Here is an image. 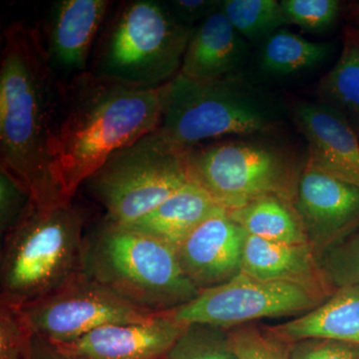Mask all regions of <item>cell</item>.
Segmentation results:
<instances>
[{"instance_id":"f1b7e54d","label":"cell","mask_w":359,"mask_h":359,"mask_svg":"<svg viewBox=\"0 0 359 359\" xmlns=\"http://www.w3.org/2000/svg\"><path fill=\"white\" fill-rule=\"evenodd\" d=\"M34 205L32 197L13 175L0 170V231L6 236Z\"/></svg>"},{"instance_id":"2e32d148","label":"cell","mask_w":359,"mask_h":359,"mask_svg":"<svg viewBox=\"0 0 359 359\" xmlns=\"http://www.w3.org/2000/svg\"><path fill=\"white\" fill-rule=\"evenodd\" d=\"M241 271L257 280L304 287L323 299L334 292L309 244H282L247 235Z\"/></svg>"},{"instance_id":"d6986e66","label":"cell","mask_w":359,"mask_h":359,"mask_svg":"<svg viewBox=\"0 0 359 359\" xmlns=\"http://www.w3.org/2000/svg\"><path fill=\"white\" fill-rule=\"evenodd\" d=\"M219 208L209 194L190 180L171 197L129 226L178 249L183 241Z\"/></svg>"},{"instance_id":"f546056e","label":"cell","mask_w":359,"mask_h":359,"mask_svg":"<svg viewBox=\"0 0 359 359\" xmlns=\"http://www.w3.org/2000/svg\"><path fill=\"white\" fill-rule=\"evenodd\" d=\"M290 359H359V346L334 339H302L290 344Z\"/></svg>"},{"instance_id":"4fadbf2b","label":"cell","mask_w":359,"mask_h":359,"mask_svg":"<svg viewBox=\"0 0 359 359\" xmlns=\"http://www.w3.org/2000/svg\"><path fill=\"white\" fill-rule=\"evenodd\" d=\"M185 328L166 311L141 323L96 328L58 346L84 359H166Z\"/></svg>"},{"instance_id":"6da1fadb","label":"cell","mask_w":359,"mask_h":359,"mask_svg":"<svg viewBox=\"0 0 359 359\" xmlns=\"http://www.w3.org/2000/svg\"><path fill=\"white\" fill-rule=\"evenodd\" d=\"M61 91L39 30L22 22L9 25L0 65L1 168L40 210L71 203L59 188L52 159Z\"/></svg>"},{"instance_id":"ac0fdd59","label":"cell","mask_w":359,"mask_h":359,"mask_svg":"<svg viewBox=\"0 0 359 359\" xmlns=\"http://www.w3.org/2000/svg\"><path fill=\"white\" fill-rule=\"evenodd\" d=\"M269 328L289 344L327 339L359 346V285L334 290L313 311Z\"/></svg>"},{"instance_id":"277c9868","label":"cell","mask_w":359,"mask_h":359,"mask_svg":"<svg viewBox=\"0 0 359 359\" xmlns=\"http://www.w3.org/2000/svg\"><path fill=\"white\" fill-rule=\"evenodd\" d=\"M85 223L84 211L72 202L46 210L33 205L4 236L1 302L21 308L81 275Z\"/></svg>"},{"instance_id":"52a82bcc","label":"cell","mask_w":359,"mask_h":359,"mask_svg":"<svg viewBox=\"0 0 359 359\" xmlns=\"http://www.w3.org/2000/svg\"><path fill=\"white\" fill-rule=\"evenodd\" d=\"M188 153L157 129L116 151L85 184L106 219L129 226L190 181Z\"/></svg>"},{"instance_id":"30bf717a","label":"cell","mask_w":359,"mask_h":359,"mask_svg":"<svg viewBox=\"0 0 359 359\" xmlns=\"http://www.w3.org/2000/svg\"><path fill=\"white\" fill-rule=\"evenodd\" d=\"M20 309L33 334L56 344H72L105 325L141 323L160 314L134 306L83 273Z\"/></svg>"},{"instance_id":"5b68a950","label":"cell","mask_w":359,"mask_h":359,"mask_svg":"<svg viewBox=\"0 0 359 359\" xmlns=\"http://www.w3.org/2000/svg\"><path fill=\"white\" fill-rule=\"evenodd\" d=\"M278 124L271 102L240 75L202 81L178 74L165 84L158 130L189 152L211 139L271 133Z\"/></svg>"},{"instance_id":"3957f363","label":"cell","mask_w":359,"mask_h":359,"mask_svg":"<svg viewBox=\"0 0 359 359\" xmlns=\"http://www.w3.org/2000/svg\"><path fill=\"white\" fill-rule=\"evenodd\" d=\"M82 273L155 313L173 311L201 292L182 269L177 249L108 219L85 237Z\"/></svg>"},{"instance_id":"8fae6325","label":"cell","mask_w":359,"mask_h":359,"mask_svg":"<svg viewBox=\"0 0 359 359\" xmlns=\"http://www.w3.org/2000/svg\"><path fill=\"white\" fill-rule=\"evenodd\" d=\"M294 207L309 244L320 257L359 224V188L306 160L297 182Z\"/></svg>"},{"instance_id":"ffe728a7","label":"cell","mask_w":359,"mask_h":359,"mask_svg":"<svg viewBox=\"0 0 359 359\" xmlns=\"http://www.w3.org/2000/svg\"><path fill=\"white\" fill-rule=\"evenodd\" d=\"M316 95L359 136V30L353 25L344 28L339 60L318 82Z\"/></svg>"},{"instance_id":"e0dca14e","label":"cell","mask_w":359,"mask_h":359,"mask_svg":"<svg viewBox=\"0 0 359 359\" xmlns=\"http://www.w3.org/2000/svg\"><path fill=\"white\" fill-rule=\"evenodd\" d=\"M248 46L221 8L194 28L179 74L194 80L238 76Z\"/></svg>"},{"instance_id":"484cf974","label":"cell","mask_w":359,"mask_h":359,"mask_svg":"<svg viewBox=\"0 0 359 359\" xmlns=\"http://www.w3.org/2000/svg\"><path fill=\"white\" fill-rule=\"evenodd\" d=\"M320 262L334 290L359 285V230L325 250Z\"/></svg>"},{"instance_id":"9c48e42d","label":"cell","mask_w":359,"mask_h":359,"mask_svg":"<svg viewBox=\"0 0 359 359\" xmlns=\"http://www.w3.org/2000/svg\"><path fill=\"white\" fill-rule=\"evenodd\" d=\"M325 299L290 283L266 282L240 273L201 290L192 301L170 311L181 325L229 330L250 321L309 313Z\"/></svg>"},{"instance_id":"4316f807","label":"cell","mask_w":359,"mask_h":359,"mask_svg":"<svg viewBox=\"0 0 359 359\" xmlns=\"http://www.w3.org/2000/svg\"><path fill=\"white\" fill-rule=\"evenodd\" d=\"M289 25L311 33L327 32L339 18L341 4L337 0H283Z\"/></svg>"},{"instance_id":"1f68e13d","label":"cell","mask_w":359,"mask_h":359,"mask_svg":"<svg viewBox=\"0 0 359 359\" xmlns=\"http://www.w3.org/2000/svg\"><path fill=\"white\" fill-rule=\"evenodd\" d=\"M349 20H351V25L358 28L359 30V4H354L349 11Z\"/></svg>"},{"instance_id":"cb8c5ba5","label":"cell","mask_w":359,"mask_h":359,"mask_svg":"<svg viewBox=\"0 0 359 359\" xmlns=\"http://www.w3.org/2000/svg\"><path fill=\"white\" fill-rule=\"evenodd\" d=\"M166 359H238L229 344L226 330L208 325H188Z\"/></svg>"},{"instance_id":"7a4b0ae2","label":"cell","mask_w":359,"mask_h":359,"mask_svg":"<svg viewBox=\"0 0 359 359\" xmlns=\"http://www.w3.org/2000/svg\"><path fill=\"white\" fill-rule=\"evenodd\" d=\"M164 86L144 88L84 72L62 87L52 159L67 202L116 151L159 128Z\"/></svg>"},{"instance_id":"9a60e30c","label":"cell","mask_w":359,"mask_h":359,"mask_svg":"<svg viewBox=\"0 0 359 359\" xmlns=\"http://www.w3.org/2000/svg\"><path fill=\"white\" fill-rule=\"evenodd\" d=\"M109 6L107 0H60L53 4L45 48L54 72L74 76L86 72L92 43Z\"/></svg>"},{"instance_id":"4dcf8cb0","label":"cell","mask_w":359,"mask_h":359,"mask_svg":"<svg viewBox=\"0 0 359 359\" xmlns=\"http://www.w3.org/2000/svg\"><path fill=\"white\" fill-rule=\"evenodd\" d=\"M175 20L187 27L195 28L222 6L219 0H171L165 1Z\"/></svg>"},{"instance_id":"ba28073f","label":"cell","mask_w":359,"mask_h":359,"mask_svg":"<svg viewBox=\"0 0 359 359\" xmlns=\"http://www.w3.org/2000/svg\"><path fill=\"white\" fill-rule=\"evenodd\" d=\"M287 149L266 142L222 141L187 155L191 181L226 211L266 196L294 202L302 170Z\"/></svg>"},{"instance_id":"5bb4252c","label":"cell","mask_w":359,"mask_h":359,"mask_svg":"<svg viewBox=\"0 0 359 359\" xmlns=\"http://www.w3.org/2000/svg\"><path fill=\"white\" fill-rule=\"evenodd\" d=\"M292 120L308 142L313 164L359 188L358 135L339 113L323 104L297 102Z\"/></svg>"},{"instance_id":"603a6c76","label":"cell","mask_w":359,"mask_h":359,"mask_svg":"<svg viewBox=\"0 0 359 359\" xmlns=\"http://www.w3.org/2000/svg\"><path fill=\"white\" fill-rule=\"evenodd\" d=\"M222 11L236 32L252 42H264L289 25L282 4L276 0H224Z\"/></svg>"},{"instance_id":"44dd1931","label":"cell","mask_w":359,"mask_h":359,"mask_svg":"<svg viewBox=\"0 0 359 359\" xmlns=\"http://www.w3.org/2000/svg\"><path fill=\"white\" fill-rule=\"evenodd\" d=\"M229 212L247 235L282 244H309L294 202L285 198L266 196Z\"/></svg>"},{"instance_id":"8992f818","label":"cell","mask_w":359,"mask_h":359,"mask_svg":"<svg viewBox=\"0 0 359 359\" xmlns=\"http://www.w3.org/2000/svg\"><path fill=\"white\" fill-rule=\"evenodd\" d=\"M193 30L165 2H129L113 21L96 74L144 88L164 86L179 74Z\"/></svg>"},{"instance_id":"83f0119b","label":"cell","mask_w":359,"mask_h":359,"mask_svg":"<svg viewBox=\"0 0 359 359\" xmlns=\"http://www.w3.org/2000/svg\"><path fill=\"white\" fill-rule=\"evenodd\" d=\"M33 332L18 306H0V359H29Z\"/></svg>"},{"instance_id":"d4e9b609","label":"cell","mask_w":359,"mask_h":359,"mask_svg":"<svg viewBox=\"0 0 359 359\" xmlns=\"http://www.w3.org/2000/svg\"><path fill=\"white\" fill-rule=\"evenodd\" d=\"M226 335L238 359H290V344L269 327L241 325L226 330Z\"/></svg>"},{"instance_id":"7c38bea8","label":"cell","mask_w":359,"mask_h":359,"mask_svg":"<svg viewBox=\"0 0 359 359\" xmlns=\"http://www.w3.org/2000/svg\"><path fill=\"white\" fill-rule=\"evenodd\" d=\"M247 233L219 207L177 249L186 276L200 290L228 282L241 271Z\"/></svg>"},{"instance_id":"7402d4cb","label":"cell","mask_w":359,"mask_h":359,"mask_svg":"<svg viewBox=\"0 0 359 359\" xmlns=\"http://www.w3.org/2000/svg\"><path fill=\"white\" fill-rule=\"evenodd\" d=\"M330 53V44L309 41L280 28L264 42L261 67L269 74L287 76L321 65Z\"/></svg>"}]
</instances>
